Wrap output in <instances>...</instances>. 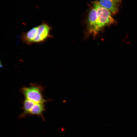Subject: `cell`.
Here are the masks:
<instances>
[{"label": "cell", "instance_id": "cell-1", "mask_svg": "<svg viewBox=\"0 0 137 137\" xmlns=\"http://www.w3.org/2000/svg\"><path fill=\"white\" fill-rule=\"evenodd\" d=\"M51 27L45 22L23 33L21 38L22 42L28 45L44 42L50 37Z\"/></svg>", "mask_w": 137, "mask_h": 137}, {"label": "cell", "instance_id": "cell-2", "mask_svg": "<svg viewBox=\"0 0 137 137\" xmlns=\"http://www.w3.org/2000/svg\"><path fill=\"white\" fill-rule=\"evenodd\" d=\"M93 6L97 10V15L94 24L88 30L90 33L96 35L104 27L114 23L115 21L111 12L101 6L98 1L94 2Z\"/></svg>", "mask_w": 137, "mask_h": 137}, {"label": "cell", "instance_id": "cell-3", "mask_svg": "<svg viewBox=\"0 0 137 137\" xmlns=\"http://www.w3.org/2000/svg\"><path fill=\"white\" fill-rule=\"evenodd\" d=\"M44 88L40 85L35 83H30L29 86L24 87L21 88L20 92L25 99L36 103L44 104L52 100L45 99L43 94Z\"/></svg>", "mask_w": 137, "mask_h": 137}, {"label": "cell", "instance_id": "cell-4", "mask_svg": "<svg viewBox=\"0 0 137 137\" xmlns=\"http://www.w3.org/2000/svg\"><path fill=\"white\" fill-rule=\"evenodd\" d=\"M100 5L109 10L113 14L117 13L118 11V3L115 0H100Z\"/></svg>", "mask_w": 137, "mask_h": 137}, {"label": "cell", "instance_id": "cell-5", "mask_svg": "<svg viewBox=\"0 0 137 137\" xmlns=\"http://www.w3.org/2000/svg\"><path fill=\"white\" fill-rule=\"evenodd\" d=\"M45 110L44 104L35 103L29 112L28 114L41 115Z\"/></svg>", "mask_w": 137, "mask_h": 137}, {"label": "cell", "instance_id": "cell-6", "mask_svg": "<svg viewBox=\"0 0 137 137\" xmlns=\"http://www.w3.org/2000/svg\"><path fill=\"white\" fill-rule=\"evenodd\" d=\"M35 102L29 100L25 99L23 102L22 109L23 110V114H28V113L34 105Z\"/></svg>", "mask_w": 137, "mask_h": 137}, {"label": "cell", "instance_id": "cell-7", "mask_svg": "<svg viewBox=\"0 0 137 137\" xmlns=\"http://www.w3.org/2000/svg\"><path fill=\"white\" fill-rule=\"evenodd\" d=\"M118 3H119L121 2V0H115Z\"/></svg>", "mask_w": 137, "mask_h": 137}]
</instances>
